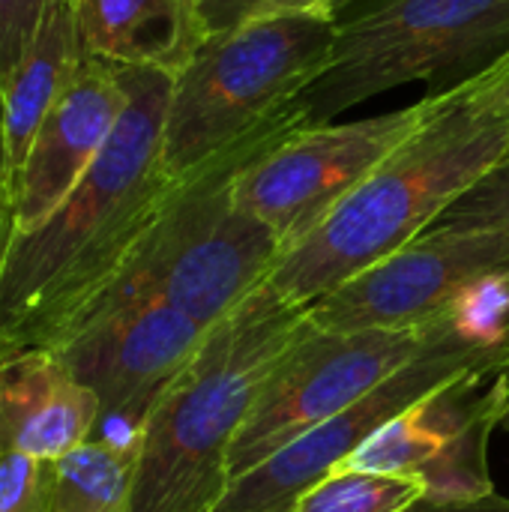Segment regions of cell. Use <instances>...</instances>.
I'll list each match as a JSON object with an SVG mask.
<instances>
[{
  "mask_svg": "<svg viewBox=\"0 0 509 512\" xmlns=\"http://www.w3.org/2000/svg\"><path fill=\"white\" fill-rule=\"evenodd\" d=\"M123 81L126 108L102 153L36 231L12 237L0 276V357L51 351L117 276L174 186L162 165L174 78L123 69Z\"/></svg>",
  "mask_w": 509,
  "mask_h": 512,
  "instance_id": "6da1fadb",
  "label": "cell"
},
{
  "mask_svg": "<svg viewBox=\"0 0 509 512\" xmlns=\"http://www.w3.org/2000/svg\"><path fill=\"white\" fill-rule=\"evenodd\" d=\"M423 126L405 138L333 213L288 246L264 288L312 306L342 282L429 231L509 156V57L432 93Z\"/></svg>",
  "mask_w": 509,
  "mask_h": 512,
  "instance_id": "7a4b0ae2",
  "label": "cell"
},
{
  "mask_svg": "<svg viewBox=\"0 0 509 512\" xmlns=\"http://www.w3.org/2000/svg\"><path fill=\"white\" fill-rule=\"evenodd\" d=\"M306 327V306L264 285L219 321L138 429L129 512H213L231 450L267 378Z\"/></svg>",
  "mask_w": 509,
  "mask_h": 512,
  "instance_id": "3957f363",
  "label": "cell"
},
{
  "mask_svg": "<svg viewBox=\"0 0 509 512\" xmlns=\"http://www.w3.org/2000/svg\"><path fill=\"white\" fill-rule=\"evenodd\" d=\"M294 126H306L300 111L174 180L117 276L156 294L204 330L237 312L267 282L282 240L237 204L234 177Z\"/></svg>",
  "mask_w": 509,
  "mask_h": 512,
  "instance_id": "277c9868",
  "label": "cell"
},
{
  "mask_svg": "<svg viewBox=\"0 0 509 512\" xmlns=\"http://www.w3.org/2000/svg\"><path fill=\"white\" fill-rule=\"evenodd\" d=\"M336 30V21L312 15H273L207 36L171 84L168 177L180 180L291 117L297 96L324 72Z\"/></svg>",
  "mask_w": 509,
  "mask_h": 512,
  "instance_id": "5b68a950",
  "label": "cell"
},
{
  "mask_svg": "<svg viewBox=\"0 0 509 512\" xmlns=\"http://www.w3.org/2000/svg\"><path fill=\"white\" fill-rule=\"evenodd\" d=\"M509 57V0H366L339 21L324 72L297 96L303 123L426 81L447 93Z\"/></svg>",
  "mask_w": 509,
  "mask_h": 512,
  "instance_id": "8992f818",
  "label": "cell"
},
{
  "mask_svg": "<svg viewBox=\"0 0 509 512\" xmlns=\"http://www.w3.org/2000/svg\"><path fill=\"white\" fill-rule=\"evenodd\" d=\"M444 327L447 318L417 330H321L306 318L234 441L231 480L366 399L423 354Z\"/></svg>",
  "mask_w": 509,
  "mask_h": 512,
  "instance_id": "52a82bcc",
  "label": "cell"
},
{
  "mask_svg": "<svg viewBox=\"0 0 509 512\" xmlns=\"http://www.w3.org/2000/svg\"><path fill=\"white\" fill-rule=\"evenodd\" d=\"M435 96L348 123L294 126L234 177V198L282 240V252L318 228L429 117Z\"/></svg>",
  "mask_w": 509,
  "mask_h": 512,
  "instance_id": "ba28073f",
  "label": "cell"
},
{
  "mask_svg": "<svg viewBox=\"0 0 509 512\" xmlns=\"http://www.w3.org/2000/svg\"><path fill=\"white\" fill-rule=\"evenodd\" d=\"M207 333L156 294L114 276L51 354L96 393L99 423H117L138 435L153 402L195 357Z\"/></svg>",
  "mask_w": 509,
  "mask_h": 512,
  "instance_id": "9c48e42d",
  "label": "cell"
},
{
  "mask_svg": "<svg viewBox=\"0 0 509 512\" xmlns=\"http://www.w3.org/2000/svg\"><path fill=\"white\" fill-rule=\"evenodd\" d=\"M495 366V348L468 342L447 321V327L426 345L423 354H417L366 399L318 423L249 474L231 480L228 492L213 512H288L306 489H312L321 477L342 465L378 426L459 381L495 378Z\"/></svg>",
  "mask_w": 509,
  "mask_h": 512,
  "instance_id": "30bf717a",
  "label": "cell"
},
{
  "mask_svg": "<svg viewBox=\"0 0 509 512\" xmlns=\"http://www.w3.org/2000/svg\"><path fill=\"white\" fill-rule=\"evenodd\" d=\"M509 267V228L432 225L417 240L342 282L312 306L321 330H417L447 318L477 279Z\"/></svg>",
  "mask_w": 509,
  "mask_h": 512,
  "instance_id": "8fae6325",
  "label": "cell"
},
{
  "mask_svg": "<svg viewBox=\"0 0 509 512\" xmlns=\"http://www.w3.org/2000/svg\"><path fill=\"white\" fill-rule=\"evenodd\" d=\"M126 108L123 69L84 60L78 78L42 120L15 177V234L36 231L102 153Z\"/></svg>",
  "mask_w": 509,
  "mask_h": 512,
  "instance_id": "7c38bea8",
  "label": "cell"
},
{
  "mask_svg": "<svg viewBox=\"0 0 509 512\" xmlns=\"http://www.w3.org/2000/svg\"><path fill=\"white\" fill-rule=\"evenodd\" d=\"M102 408L51 351L0 357V456L57 462L93 438Z\"/></svg>",
  "mask_w": 509,
  "mask_h": 512,
  "instance_id": "4fadbf2b",
  "label": "cell"
},
{
  "mask_svg": "<svg viewBox=\"0 0 509 512\" xmlns=\"http://www.w3.org/2000/svg\"><path fill=\"white\" fill-rule=\"evenodd\" d=\"M84 51L123 69L180 75L207 39L195 0H72Z\"/></svg>",
  "mask_w": 509,
  "mask_h": 512,
  "instance_id": "5bb4252c",
  "label": "cell"
},
{
  "mask_svg": "<svg viewBox=\"0 0 509 512\" xmlns=\"http://www.w3.org/2000/svg\"><path fill=\"white\" fill-rule=\"evenodd\" d=\"M84 60L87 51L81 42L75 6L72 0H57L45 12L27 54L0 84L6 147L15 177L24 165V156L42 120L48 117L54 102L69 90V84L78 78Z\"/></svg>",
  "mask_w": 509,
  "mask_h": 512,
  "instance_id": "9a60e30c",
  "label": "cell"
},
{
  "mask_svg": "<svg viewBox=\"0 0 509 512\" xmlns=\"http://www.w3.org/2000/svg\"><path fill=\"white\" fill-rule=\"evenodd\" d=\"M480 378L459 381L444 393L408 408L390 423L378 426L342 465L372 474H420L426 477L441 462L465 429L486 411V396L477 405H465V393Z\"/></svg>",
  "mask_w": 509,
  "mask_h": 512,
  "instance_id": "2e32d148",
  "label": "cell"
},
{
  "mask_svg": "<svg viewBox=\"0 0 509 512\" xmlns=\"http://www.w3.org/2000/svg\"><path fill=\"white\" fill-rule=\"evenodd\" d=\"M138 435L87 441L54 462L48 512H129Z\"/></svg>",
  "mask_w": 509,
  "mask_h": 512,
  "instance_id": "e0dca14e",
  "label": "cell"
},
{
  "mask_svg": "<svg viewBox=\"0 0 509 512\" xmlns=\"http://www.w3.org/2000/svg\"><path fill=\"white\" fill-rule=\"evenodd\" d=\"M426 495L429 483L420 474H372L336 465L288 512H408Z\"/></svg>",
  "mask_w": 509,
  "mask_h": 512,
  "instance_id": "ac0fdd59",
  "label": "cell"
},
{
  "mask_svg": "<svg viewBox=\"0 0 509 512\" xmlns=\"http://www.w3.org/2000/svg\"><path fill=\"white\" fill-rule=\"evenodd\" d=\"M435 225L450 228H509V156L477 180Z\"/></svg>",
  "mask_w": 509,
  "mask_h": 512,
  "instance_id": "d6986e66",
  "label": "cell"
},
{
  "mask_svg": "<svg viewBox=\"0 0 509 512\" xmlns=\"http://www.w3.org/2000/svg\"><path fill=\"white\" fill-rule=\"evenodd\" d=\"M54 462L24 453L0 456V512H48Z\"/></svg>",
  "mask_w": 509,
  "mask_h": 512,
  "instance_id": "ffe728a7",
  "label": "cell"
},
{
  "mask_svg": "<svg viewBox=\"0 0 509 512\" xmlns=\"http://www.w3.org/2000/svg\"><path fill=\"white\" fill-rule=\"evenodd\" d=\"M57 0H0V84L27 54L45 12Z\"/></svg>",
  "mask_w": 509,
  "mask_h": 512,
  "instance_id": "44dd1931",
  "label": "cell"
},
{
  "mask_svg": "<svg viewBox=\"0 0 509 512\" xmlns=\"http://www.w3.org/2000/svg\"><path fill=\"white\" fill-rule=\"evenodd\" d=\"M195 3L207 36H222L243 27L264 6V0H195Z\"/></svg>",
  "mask_w": 509,
  "mask_h": 512,
  "instance_id": "7402d4cb",
  "label": "cell"
},
{
  "mask_svg": "<svg viewBox=\"0 0 509 512\" xmlns=\"http://www.w3.org/2000/svg\"><path fill=\"white\" fill-rule=\"evenodd\" d=\"M15 237V174L6 147V126H3V99H0V276Z\"/></svg>",
  "mask_w": 509,
  "mask_h": 512,
  "instance_id": "603a6c76",
  "label": "cell"
},
{
  "mask_svg": "<svg viewBox=\"0 0 509 512\" xmlns=\"http://www.w3.org/2000/svg\"><path fill=\"white\" fill-rule=\"evenodd\" d=\"M363 0H264V6L255 12V18H273V15H312L324 21H342V12L348 6H357ZM252 18V21H255Z\"/></svg>",
  "mask_w": 509,
  "mask_h": 512,
  "instance_id": "cb8c5ba5",
  "label": "cell"
},
{
  "mask_svg": "<svg viewBox=\"0 0 509 512\" xmlns=\"http://www.w3.org/2000/svg\"><path fill=\"white\" fill-rule=\"evenodd\" d=\"M408 512H509V498L492 492L474 501H420Z\"/></svg>",
  "mask_w": 509,
  "mask_h": 512,
  "instance_id": "d4e9b609",
  "label": "cell"
},
{
  "mask_svg": "<svg viewBox=\"0 0 509 512\" xmlns=\"http://www.w3.org/2000/svg\"><path fill=\"white\" fill-rule=\"evenodd\" d=\"M486 405H489V423H492V429L509 435V378L492 381V390L486 393Z\"/></svg>",
  "mask_w": 509,
  "mask_h": 512,
  "instance_id": "484cf974",
  "label": "cell"
},
{
  "mask_svg": "<svg viewBox=\"0 0 509 512\" xmlns=\"http://www.w3.org/2000/svg\"><path fill=\"white\" fill-rule=\"evenodd\" d=\"M509 378V327L498 345V366H495V378L492 381H504Z\"/></svg>",
  "mask_w": 509,
  "mask_h": 512,
  "instance_id": "4316f807",
  "label": "cell"
}]
</instances>
